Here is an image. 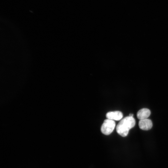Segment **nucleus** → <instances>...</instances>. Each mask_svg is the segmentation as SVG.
I'll use <instances>...</instances> for the list:
<instances>
[{"label": "nucleus", "mask_w": 168, "mask_h": 168, "mask_svg": "<svg viewBox=\"0 0 168 168\" xmlns=\"http://www.w3.org/2000/svg\"><path fill=\"white\" fill-rule=\"evenodd\" d=\"M151 114L150 110L147 108H143L139 110L137 113L138 118L140 120L147 119Z\"/></svg>", "instance_id": "nucleus-5"}, {"label": "nucleus", "mask_w": 168, "mask_h": 168, "mask_svg": "<svg viewBox=\"0 0 168 168\" xmlns=\"http://www.w3.org/2000/svg\"><path fill=\"white\" fill-rule=\"evenodd\" d=\"M106 116L107 119L118 121L122 118L123 115L121 112L117 111L108 112Z\"/></svg>", "instance_id": "nucleus-4"}, {"label": "nucleus", "mask_w": 168, "mask_h": 168, "mask_svg": "<svg viewBox=\"0 0 168 168\" xmlns=\"http://www.w3.org/2000/svg\"><path fill=\"white\" fill-rule=\"evenodd\" d=\"M135 124V119L130 116L125 117L122 119L117 124V131L123 137L127 136L129 130L133 128Z\"/></svg>", "instance_id": "nucleus-1"}, {"label": "nucleus", "mask_w": 168, "mask_h": 168, "mask_svg": "<svg viewBox=\"0 0 168 168\" xmlns=\"http://www.w3.org/2000/svg\"><path fill=\"white\" fill-rule=\"evenodd\" d=\"M116 126L115 121L107 119L105 120L101 128L102 132L106 135H109L114 131Z\"/></svg>", "instance_id": "nucleus-2"}, {"label": "nucleus", "mask_w": 168, "mask_h": 168, "mask_svg": "<svg viewBox=\"0 0 168 168\" xmlns=\"http://www.w3.org/2000/svg\"><path fill=\"white\" fill-rule=\"evenodd\" d=\"M139 127L141 129L148 131L151 129L152 127V121L149 119H145L140 120L138 122Z\"/></svg>", "instance_id": "nucleus-3"}, {"label": "nucleus", "mask_w": 168, "mask_h": 168, "mask_svg": "<svg viewBox=\"0 0 168 168\" xmlns=\"http://www.w3.org/2000/svg\"><path fill=\"white\" fill-rule=\"evenodd\" d=\"M133 114H130L129 116H130V117H133Z\"/></svg>", "instance_id": "nucleus-6"}]
</instances>
